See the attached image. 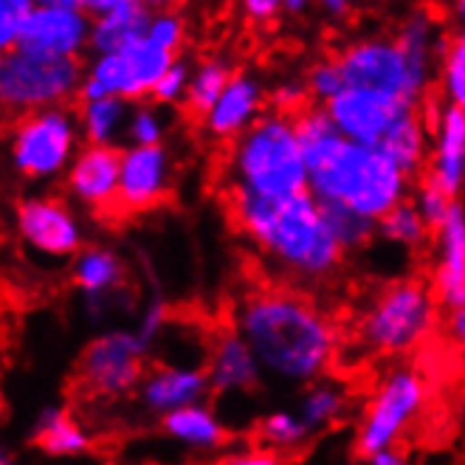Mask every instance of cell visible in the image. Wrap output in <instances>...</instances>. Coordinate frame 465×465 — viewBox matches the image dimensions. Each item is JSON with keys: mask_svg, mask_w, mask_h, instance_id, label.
<instances>
[{"mask_svg": "<svg viewBox=\"0 0 465 465\" xmlns=\"http://www.w3.org/2000/svg\"><path fill=\"white\" fill-rule=\"evenodd\" d=\"M232 327L249 341L262 375L288 387L327 378L339 355V327L313 299L293 288L245 291L232 308Z\"/></svg>", "mask_w": 465, "mask_h": 465, "instance_id": "6da1fadb", "label": "cell"}, {"mask_svg": "<svg viewBox=\"0 0 465 465\" xmlns=\"http://www.w3.org/2000/svg\"><path fill=\"white\" fill-rule=\"evenodd\" d=\"M282 12L291 15V17H299V15L311 12V4H308V0H285V4H282Z\"/></svg>", "mask_w": 465, "mask_h": 465, "instance_id": "bcb514c9", "label": "cell"}, {"mask_svg": "<svg viewBox=\"0 0 465 465\" xmlns=\"http://www.w3.org/2000/svg\"><path fill=\"white\" fill-rule=\"evenodd\" d=\"M82 142L94 147H116L119 135H127L133 104L124 99H94L79 107Z\"/></svg>", "mask_w": 465, "mask_h": 465, "instance_id": "d4e9b609", "label": "cell"}, {"mask_svg": "<svg viewBox=\"0 0 465 465\" xmlns=\"http://www.w3.org/2000/svg\"><path fill=\"white\" fill-rule=\"evenodd\" d=\"M155 4L144 0H85L91 15V57L122 54L130 45L142 43L150 32Z\"/></svg>", "mask_w": 465, "mask_h": 465, "instance_id": "ac0fdd59", "label": "cell"}, {"mask_svg": "<svg viewBox=\"0 0 465 465\" xmlns=\"http://www.w3.org/2000/svg\"><path fill=\"white\" fill-rule=\"evenodd\" d=\"M209 395H212V384L206 367L161 364L144 375L139 392H135V401H139L144 415L163 420L173 412H181V409L206 403Z\"/></svg>", "mask_w": 465, "mask_h": 465, "instance_id": "e0dca14e", "label": "cell"}, {"mask_svg": "<svg viewBox=\"0 0 465 465\" xmlns=\"http://www.w3.org/2000/svg\"><path fill=\"white\" fill-rule=\"evenodd\" d=\"M122 175V147H94L82 144L63 183L68 198L91 212L116 209Z\"/></svg>", "mask_w": 465, "mask_h": 465, "instance_id": "2e32d148", "label": "cell"}, {"mask_svg": "<svg viewBox=\"0 0 465 465\" xmlns=\"http://www.w3.org/2000/svg\"><path fill=\"white\" fill-rule=\"evenodd\" d=\"M431 234L434 232L423 223V217L418 214L412 201L395 206L384 221H378V237L387 240L390 245H398V249H406V252L426 249Z\"/></svg>", "mask_w": 465, "mask_h": 465, "instance_id": "f546056e", "label": "cell"}, {"mask_svg": "<svg viewBox=\"0 0 465 465\" xmlns=\"http://www.w3.org/2000/svg\"><path fill=\"white\" fill-rule=\"evenodd\" d=\"M158 423H161V431L167 434L173 443L195 454H214L229 440L226 423L209 403L181 409V412H173Z\"/></svg>", "mask_w": 465, "mask_h": 465, "instance_id": "603a6c76", "label": "cell"}, {"mask_svg": "<svg viewBox=\"0 0 465 465\" xmlns=\"http://www.w3.org/2000/svg\"><path fill=\"white\" fill-rule=\"evenodd\" d=\"M451 201H460L465 189V114L443 107V116L431 133V153L426 175Z\"/></svg>", "mask_w": 465, "mask_h": 465, "instance_id": "44dd1931", "label": "cell"}, {"mask_svg": "<svg viewBox=\"0 0 465 465\" xmlns=\"http://www.w3.org/2000/svg\"><path fill=\"white\" fill-rule=\"evenodd\" d=\"M147 350L133 331H107L94 336L79 355V381L91 395L119 401L139 392Z\"/></svg>", "mask_w": 465, "mask_h": 465, "instance_id": "30bf717a", "label": "cell"}, {"mask_svg": "<svg viewBox=\"0 0 465 465\" xmlns=\"http://www.w3.org/2000/svg\"><path fill=\"white\" fill-rule=\"evenodd\" d=\"M429 403V384L420 370L398 364L378 381L364 415L355 426L352 449L361 460L381 451H392L412 429Z\"/></svg>", "mask_w": 465, "mask_h": 465, "instance_id": "52a82bcc", "label": "cell"}, {"mask_svg": "<svg viewBox=\"0 0 465 465\" xmlns=\"http://www.w3.org/2000/svg\"><path fill=\"white\" fill-rule=\"evenodd\" d=\"M322 212H324V221L331 226L333 237L339 240L341 252L344 254H355L367 249V245L378 237V223L375 221H367V217L355 214L344 206H327L322 203Z\"/></svg>", "mask_w": 465, "mask_h": 465, "instance_id": "1f68e13d", "label": "cell"}, {"mask_svg": "<svg viewBox=\"0 0 465 465\" xmlns=\"http://www.w3.org/2000/svg\"><path fill=\"white\" fill-rule=\"evenodd\" d=\"M437 88L449 107L465 114V29L449 35V45L437 65Z\"/></svg>", "mask_w": 465, "mask_h": 465, "instance_id": "4dcf8cb0", "label": "cell"}, {"mask_svg": "<svg viewBox=\"0 0 465 465\" xmlns=\"http://www.w3.org/2000/svg\"><path fill=\"white\" fill-rule=\"evenodd\" d=\"M293 127L308 161L311 195L319 203L344 206L378 223L409 201L415 181L381 150L347 142L322 104L293 116Z\"/></svg>", "mask_w": 465, "mask_h": 465, "instance_id": "7a4b0ae2", "label": "cell"}, {"mask_svg": "<svg viewBox=\"0 0 465 465\" xmlns=\"http://www.w3.org/2000/svg\"><path fill=\"white\" fill-rule=\"evenodd\" d=\"M32 443L48 457H82L91 451V434L71 418L68 409L48 403L32 423Z\"/></svg>", "mask_w": 465, "mask_h": 465, "instance_id": "cb8c5ba5", "label": "cell"}, {"mask_svg": "<svg viewBox=\"0 0 465 465\" xmlns=\"http://www.w3.org/2000/svg\"><path fill=\"white\" fill-rule=\"evenodd\" d=\"M175 158L167 144L122 147L116 212H150L170 198Z\"/></svg>", "mask_w": 465, "mask_h": 465, "instance_id": "5bb4252c", "label": "cell"}, {"mask_svg": "<svg viewBox=\"0 0 465 465\" xmlns=\"http://www.w3.org/2000/svg\"><path fill=\"white\" fill-rule=\"evenodd\" d=\"M214 465H285V460L277 451L268 449H234L223 457H217Z\"/></svg>", "mask_w": 465, "mask_h": 465, "instance_id": "60d3db41", "label": "cell"}, {"mask_svg": "<svg viewBox=\"0 0 465 465\" xmlns=\"http://www.w3.org/2000/svg\"><path fill=\"white\" fill-rule=\"evenodd\" d=\"M446 336L454 347L465 352V308L446 313Z\"/></svg>", "mask_w": 465, "mask_h": 465, "instance_id": "7bdbcfd3", "label": "cell"}, {"mask_svg": "<svg viewBox=\"0 0 465 465\" xmlns=\"http://www.w3.org/2000/svg\"><path fill=\"white\" fill-rule=\"evenodd\" d=\"M223 178L229 193L260 198L311 193L308 161L296 139L293 119L268 111L252 130H245L237 142L229 144Z\"/></svg>", "mask_w": 465, "mask_h": 465, "instance_id": "277c9868", "label": "cell"}, {"mask_svg": "<svg viewBox=\"0 0 465 465\" xmlns=\"http://www.w3.org/2000/svg\"><path fill=\"white\" fill-rule=\"evenodd\" d=\"M167 324H170V305H167V299L161 296V291H155L150 296V302L144 305L142 316H139V324L133 327V333H135V339H139V344L150 352Z\"/></svg>", "mask_w": 465, "mask_h": 465, "instance_id": "f35d334b", "label": "cell"}, {"mask_svg": "<svg viewBox=\"0 0 465 465\" xmlns=\"http://www.w3.org/2000/svg\"><path fill=\"white\" fill-rule=\"evenodd\" d=\"M82 142L79 114L71 107L17 116L9 127V163L15 175L32 183L65 178Z\"/></svg>", "mask_w": 465, "mask_h": 465, "instance_id": "ba28073f", "label": "cell"}, {"mask_svg": "<svg viewBox=\"0 0 465 465\" xmlns=\"http://www.w3.org/2000/svg\"><path fill=\"white\" fill-rule=\"evenodd\" d=\"M268 111L271 107H268L265 82L249 68H237L223 96L201 119V127L209 139L232 144L245 130H252Z\"/></svg>", "mask_w": 465, "mask_h": 465, "instance_id": "9a60e30c", "label": "cell"}, {"mask_svg": "<svg viewBox=\"0 0 465 465\" xmlns=\"http://www.w3.org/2000/svg\"><path fill=\"white\" fill-rule=\"evenodd\" d=\"M35 9V0H4L0 4V51L9 54L17 48L23 23Z\"/></svg>", "mask_w": 465, "mask_h": 465, "instance_id": "ab89813d", "label": "cell"}, {"mask_svg": "<svg viewBox=\"0 0 465 465\" xmlns=\"http://www.w3.org/2000/svg\"><path fill=\"white\" fill-rule=\"evenodd\" d=\"M91 23L85 0H35L15 51L51 60H79L91 51Z\"/></svg>", "mask_w": 465, "mask_h": 465, "instance_id": "7c38bea8", "label": "cell"}, {"mask_svg": "<svg viewBox=\"0 0 465 465\" xmlns=\"http://www.w3.org/2000/svg\"><path fill=\"white\" fill-rule=\"evenodd\" d=\"M127 280V262L111 245H85L71 260V282L88 299L91 308L107 305L122 293Z\"/></svg>", "mask_w": 465, "mask_h": 465, "instance_id": "7402d4cb", "label": "cell"}, {"mask_svg": "<svg viewBox=\"0 0 465 465\" xmlns=\"http://www.w3.org/2000/svg\"><path fill=\"white\" fill-rule=\"evenodd\" d=\"M381 153L390 155L395 167L409 175V178H418L420 173H426L429 167V153H431V144H429V130L426 124L420 122V111L418 114H409L390 135Z\"/></svg>", "mask_w": 465, "mask_h": 465, "instance_id": "484cf974", "label": "cell"}, {"mask_svg": "<svg viewBox=\"0 0 465 465\" xmlns=\"http://www.w3.org/2000/svg\"><path fill=\"white\" fill-rule=\"evenodd\" d=\"M449 15H451L457 29H465V0H457V4H451L449 6Z\"/></svg>", "mask_w": 465, "mask_h": 465, "instance_id": "7dc6e473", "label": "cell"}, {"mask_svg": "<svg viewBox=\"0 0 465 465\" xmlns=\"http://www.w3.org/2000/svg\"><path fill=\"white\" fill-rule=\"evenodd\" d=\"M440 322L431 282L403 277L381 288L355 327V344L372 359H398L429 341Z\"/></svg>", "mask_w": 465, "mask_h": 465, "instance_id": "5b68a950", "label": "cell"}, {"mask_svg": "<svg viewBox=\"0 0 465 465\" xmlns=\"http://www.w3.org/2000/svg\"><path fill=\"white\" fill-rule=\"evenodd\" d=\"M15 234L29 254L74 260L85 249V232L74 206L60 195H25L15 203Z\"/></svg>", "mask_w": 465, "mask_h": 465, "instance_id": "8fae6325", "label": "cell"}, {"mask_svg": "<svg viewBox=\"0 0 465 465\" xmlns=\"http://www.w3.org/2000/svg\"><path fill=\"white\" fill-rule=\"evenodd\" d=\"M193 65L186 60H175L170 65V71L158 79V85L153 88V96L150 102L161 104V107H173V104H183L186 102V94H189V82H193Z\"/></svg>", "mask_w": 465, "mask_h": 465, "instance_id": "74e56055", "label": "cell"}, {"mask_svg": "<svg viewBox=\"0 0 465 465\" xmlns=\"http://www.w3.org/2000/svg\"><path fill=\"white\" fill-rule=\"evenodd\" d=\"M257 437H260L262 449L277 451L282 457V454L305 449L313 431L302 418H299L296 409H273V412H265L257 420Z\"/></svg>", "mask_w": 465, "mask_h": 465, "instance_id": "83f0119b", "label": "cell"}, {"mask_svg": "<svg viewBox=\"0 0 465 465\" xmlns=\"http://www.w3.org/2000/svg\"><path fill=\"white\" fill-rule=\"evenodd\" d=\"M240 12H242L245 20L262 25V23H271V20H277L282 15V4H280V0H242Z\"/></svg>", "mask_w": 465, "mask_h": 465, "instance_id": "b9f144b4", "label": "cell"}, {"mask_svg": "<svg viewBox=\"0 0 465 465\" xmlns=\"http://www.w3.org/2000/svg\"><path fill=\"white\" fill-rule=\"evenodd\" d=\"M170 116L155 102H139L133 104V114L127 122V142L130 147H158L167 139Z\"/></svg>", "mask_w": 465, "mask_h": 465, "instance_id": "d6a6232c", "label": "cell"}, {"mask_svg": "<svg viewBox=\"0 0 465 465\" xmlns=\"http://www.w3.org/2000/svg\"><path fill=\"white\" fill-rule=\"evenodd\" d=\"M347 406H350V392H347V387L341 384V381L319 378V381H313L311 387L302 390V395H299L296 412L311 426V431L316 434V431H322L327 426L339 423L347 415Z\"/></svg>", "mask_w": 465, "mask_h": 465, "instance_id": "4316f807", "label": "cell"}, {"mask_svg": "<svg viewBox=\"0 0 465 465\" xmlns=\"http://www.w3.org/2000/svg\"><path fill=\"white\" fill-rule=\"evenodd\" d=\"M234 76V68L229 65V60L223 57H206L195 65L193 71V82H189V94L183 107L193 116H206L212 107L217 104V99L223 96L226 85Z\"/></svg>", "mask_w": 465, "mask_h": 465, "instance_id": "f1b7e54d", "label": "cell"}, {"mask_svg": "<svg viewBox=\"0 0 465 465\" xmlns=\"http://www.w3.org/2000/svg\"><path fill=\"white\" fill-rule=\"evenodd\" d=\"M0 465H17V460L9 451H4V454H0Z\"/></svg>", "mask_w": 465, "mask_h": 465, "instance_id": "c3c4849f", "label": "cell"}, {"mask_svg": "<svg viewBox=\"0 0 465 465\" xmlns=\"http://www.w3.org/2000/svg\"><path fill=\"white\" fill-rule=\"evenodd\" d=\"M431 291L440 311L465 308V206L457 201L451 217L434 232Z\"/></svg>", "mask_w": 465, "mask_h": 465, "instance_id": "d6986e66", "label": "cell"}, {"mask_svg": "<svg viewBox=\"0 0 465 465\" xmlns=\"http://www.w3.org/2000/svg\"><path fill=\"white\" fill-rule=\"evenodd\" d=\"M305 82H308V91H311L313 104H322V107L344 91V76H341V68H339L336 57L316 60L308 68Z\"/></svg>", "mask_w": 465, "mask_h": 465, "instance_id": "e575fe53", "label": "cell"}, {"mask_svg": "<svg viewBox=\"0 0 465 465\" xmlns=\"http://www.w3.org/2000/svg\"><path fill=\"white\" fill-rule=\"evenodd\" d=\"M412 206L418 209V214L423 217V223L431 229V232H440L443 223L451 217V209L457 201H451L443 189H437L429 178H420L415 186H412Z\"/></svg>", "mask_w": 465, "mask_h": 465, "instance_id": "836d02e7", "label": "cell"}, {"mask_svg": "<svg viewBox=\"0 0 465 465\" xmlns=\"http://www.w3.org/2000/svg\"><path fill=\"white\" fill-rule=\"evenodd\" d=\"M147 40L155 43L163 51H170L173 57H178V48L186 40V20H183V15L175 12V9H155V15L150 20Z\"/></svg>", "mask_w": 465, "mask_h": 465, "instance_id": "8d00e7d4", "label": "cell"}, {"mask_svg": "<svg viewBox=\"0 0 465 465\" xmlns=\"http://www.w3.org/2000/svg\"><path fill=\"white\" fill-rule=\"evenodd\" d=\"M82 76H85L82 60H51L9 51L0 60V102L15 116L68 107L71 99H79Z\"/></svg>", "mask_w": 465, "mask_h": 465, "instance_id": "9c48e42d", "label": "cell"}, {"mask_svg": "<svg viewBox=\"0 0 465 465\" xmlns=\"http://www.w3.org/2000/svg\"><path fill=\"white\" fill-rule=\"evenodd\" d=\"M364 465H409V460L398 449H392V451H381L375 457H367Z\"/></svg>", "mask_w": 465, "mask_h": 465, "instance_id": "f6af8a7d", "label": "cell"}, {"mask_svg": "<svg viewBox=\"0 0 465 465\" xmlns=\"http://www.w3.org/2000/svg\"><path fill=\"white\" fill-rule=\"evenodd\" d=\"M336 63L344 76V88L384 94L418 107V111L429 99V85L434 74L415 65L395 35L355 37L336 54Z\"/></svg>", "mask_w": 465, "mask_h": 465, "instance_id": "8992f818", "label": "cell"}, {"mask_svg": "<svg viewBox=\"0 0 465 465\" xmlns=\"http://www.w3.org/2000/svg\"><path fill=\"white\" fill-rule=\"evenodd\" d=\"M324 111L347 142L381 150L387 142V135L409 114H418V107L398 102L392 96H384V94H375V91L344 88L336 99L324 104Z\"/></svg>", "mask_w": 465, "mask_h": 465, "instance_id": "4fadbf2b", "label": "cell"}, {"mask_svg": "<svg viewBox=\"0 0 465 465\" xmlns=\"http://www.w3.org/2000/svg\"><path fill=\"white\" fill-rule=\"evenodd\" d=\"M322 12L331 20H344L352 12V6L347 4V0H322Z\"/></svg>", "mask_w": 465, "mask_h": 465, "instance_id": "ee69618b", "label": "cell"}, {"mask_svg": "<svg viewBox=\"0 0 465 465\" xmlns=\"http://www.w3.org/2000/svg\"><path fill=\"white\" fill-rule=\"evenodd\" d=\"M206 372L214 395H249L262 384V367L257 355L234 327L217 331Z\"/></svg>", "mask_w": 465, "mask_h": 465, "instance_id": "ffe728a7", "label": "cell"}, {"mask_svg": "<svg viewBox=\"0 0 465 465\" xmlns=\"http://www.w3.org/2000/svg\"><path fill=\"white\" fill-rule=\"evenodd\" d=\"M229 212L240 234L291 282H327L347 257L311 193L285 198L229 193Z\"/></svg>", "mask_w": 465, "mask_h": 465, "instance_id": "3957f363", "label": "cell"}, {"mask_svg": "<svg viewBox=\"0 0 465 465\" xmlns=\"http://www.w3.org/2000/svg\"><path fill=\"white\" fill-rule=\"evenodd\" d=\"M313 104L311 99V91H308V82L305 76H288L282 82H277L271 91H268V107L277 114H285V116H299L302 111Z\"/></svg>", "mask_w": 465, "mask_h": 465, "instance_id": "d590c367", "label": "cell"}]
</instances>
